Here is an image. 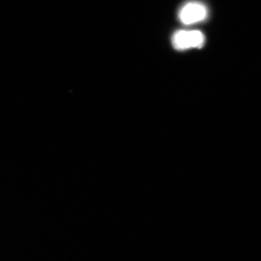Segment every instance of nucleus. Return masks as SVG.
Masks as SVG:
<instances>
[{
  "instance_id": "obj_2",
  "label": "nucleus",
  "mask_w": 261,
  "mask_h": 261,
  "mask_svg": "<svg viewBox=\"0 0 261 261\" xmlns=\"http://www.w3.org/2000/svg\"><path fill=\"white\" fill-rule=\"evenodd\" d=\"M207 16V10L202 3L191 2L184 5L179 11L178 18L185 25H191L205 20Z\"/></svg>"
},
{
  "instance_id": "obj_1",
  "label": "nucleus",
  "mask_w": 261,
  "mask_h": 261,
  "mask_svg": "<svg viewBox=\"0 0 261 261\" xmlns=\"http://www.w3.org/2000/svg\"><path fill=\"white\" fill-rule=\"evenodd\" d=\"M205 43V36L200 31H178L172 37L173 47L177 50L200 48Z\"/></svg>"
}]
</instances>
